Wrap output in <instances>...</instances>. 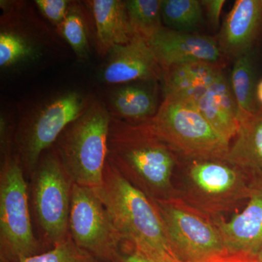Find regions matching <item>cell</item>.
Here are the masks:
<instances>
[{
    "instance_id": "cell-4",
    "label": "cell",
    "mask_w": 262,
    "mask_h": 262,
    "mask_svg": "<svg viewBox=\"0 0 262 262\" xmlns=\"http://www.w3.org/2000/svg\"><path fill=\"white\" fill-rule=\"evenodd\" d=\"M144 122L151 132L186 160L225 159L230 143L192 103L165 95L154 117Z\"/></svg>"
},
{
    "instance_id": "cell-2",
    "label": "cell",
    "mask_w": 262,
    "mask_h": 262,
    "mask_svg": "<svg viewBox=\"0 0 262 262\" xmlns=\"http://www.w3.org/2000/svg\"><path fill=\"white\" fill-rule=\"evenodd\" d=\"M94 189L112 215L122 244L154 262H181L154 201L124 178L108 160L102 184Z\"/></svg>"
},
{
    "instance_id": "cell-31",
    "label": "cell",
    "mask_w": 262,
    "mask_h": 262,
    "mask_svg": "<svg viewBox=\"0 0 262 262\" xmlns=\"http://www.w3.org/2000/svg\"><path fill=\"white\" fill-rule=\"evenodd\" d=\"M256 258L258 262H262V246L260 248L259 251H258L257 255H256V258Z\"/></svg>"
},
{
    "instance_id": "cell-14",
    "label": "cell",
    "mask_w": 262,
    "mask_h": 262,
    "mask_svg": "<svg viewBox=\"0 0 262 262\" xmlns=\"http://www.w3.org/2000/svg\"><path fill=\"white\" fill-rule=\"evenodd\" d=\"M262 40V0H237L226 17L218 44L224 56L252 53Z\"/></svg>"
},
{
    "instance_id": "cell-32",
    "label": "cell",
    "mask_w": 262,
    "mask_h": 262,
    "mask_svg": "<svg viewBox=\"0 0 262 262\" xmlns=\"http://www.w3.org/2000/svg\"><path fill=\"white\" fill-rule=\"evenodd\" d=\"M0 262H13L9 258L5 257L3 255H0Z\"/></svg>"
},
{
    "instance_id": "cell-24",
    "label": "cell",
    "mask_w": 262,
    "mask_h": 262,
    "mask_svg": "<svg viewBox=\"0 0 262 262\" xmlns=\"http://www.w3.org/2000/svg\"><path fill=\"white\" fill-rule=\"evenodd\" d=\"M61 34L80 59L89 56V42L85 23L80 10L71 3L70 9L60 28Z\"/></svg>"
},
{
    "instance_id": "cell-30",
    "label": "cell",
    "mask_w": 262,
    "mask_h": 262,
    "mask_svg": "<svg viewBox=\"0 0 262 262\" xmlns=\"http://www.w3.org/2000/svg\"><path fill=\"white\" fill-rule=\"evenodd\" d=\"M246 259L245 258H239L236 257H227L225 258H223V259H221L220 261H217L215 262H246Z\"/></svg>"
},
{
    "instance_id": "cell-20",
    "label": "cell",
    "mask_w": 262,
    "mask_h": 262,
    "mask_svg": "<svg viewBox=\"0 0 262 262\" xmlns=\"http://www.w3.org/2000/svg\"><path fill=\"white\" fill-rule=\"evenodd\" d=\"M0 32V67L9 70L32 61L39 55L33 38L23 29L2 19Z\"/></svg>"
},
{
    "instance_id": "cell-18",
    "label": "cell",
    "mask_w": 262,
    "mask_h": 262,
    "mask_svg": "<svg viewBox=\"0 0 262 262\" xmlns=\"http://www.w3.org/2000/svg\"><path fill=\"white\" fill-rule=\"evenodd\" d=\"M158 82L127 84L115 90L110 98L112 115L129 122L149 120L158 112Z\"/></svg>"
},
{
    "instance_id": "cell-15",
    "label": "cell",
    "mask_w": 262,
    "mask_h": 262,
    "mask_svg": "<svg viewBox=\"0 0 262 262\" xmlns=\"http://www.w3.org/2000/svg\"><path fill=\"white\" fill-rule=\"evenodd\" d=\"M193 104L229 143L237 136L241 125L238 110L223 72Z\"/></svg>"
},
{
    "instance_id": "cell-16",
    "label": "cell",
    "mask_w": 262,
    "mask_h": 262,
    "mask_svg": "<svg viewBox=\"0 0 262 262\" xmlns=\"http://www.w3.org/2000/svg\"><path fill=\"white\" fill-rule=\"evenodd\" d=\"M96 24V46L102 56L116 46L127 44L134 38L126 1L94 0L88 2Z\"/></svg>"
},
{
    "instance_id": "cell-9",
    "label": "cell",
    "mask_w": 262,
    "mask_h": 262,
    "mask_svg": "<svg viewBox=\"0 0 262 262\" xmlns=\"http://www.w3.org/2000/svg\"><path fill=\"white\" fill-rule=\"evenodd\" d=\"M183 201L211 218L248 199L251 176L225 159L187 160Z\"/></svg>"
},
{
    "instance_id": "cell-13",
    "label": "cell",
    "mask_w": 262,
    "mask_h": 262,
    "mask_svg": "<svg viewBox=\"0 0 262 262\" xmlns=\"http://www.w3.org/2000/svg\"><path fill=\"white\" fill-rule=\"evenodd\" d=\"M101 72V80L107 84L159 82L163 72L149 45L140 37L116 46L108 53Z\"/></svg>"
},
{
    "instance_id": "cell-11",
    "label": "cell",
    "mask_w": 262,
    "mask_h": 262,
    "mask_svg": "<svg viewBox=\"0 0 262 262\" xmlns=\"http://www.w3.org/2000/svg\"><path fill=\"white\" fill-rule=\"evenodd\" d=\"M213 219L232 257L256 258L262 246V177L251 176L247 206L229 221Z\"/></svg>"
},
{
    "instance_id": "cell-33",
    "label": "cell",
    "mask_w": 262,
    "mask_h": 262,
    "mask_svg": "<svg viewBox=\"0 0 262 262\" xmlns=\"http://www.w3.org/2000/svg\"><path fill=\"white\" fill-rule=\"evenodd\" d=\"M246 262H258L256 258H251V259H246Z\"/></svg>"
},
{
    "instance_id": "cell-25",
    "label": "cell",
    "mask_w": 262,
    "mask_h": 262,
    "mask_svg": "<svg viewBox=\"0 0 262 262\" xmlns=\"http://www.w3.org/2000/svg\"><path fill=\"white\" fill-rule=\"evenodd\" d=\"M20 262H103L79 247L68 237L47 251L24 258Z\"/></svg>"
},
{
    "instance_id": "cell-28",
    "label": "cell",
    "mask_w": 262,
    "mask_h": 262,
    "mask_svg": "<svg viewBox=\"0 0 262 262\" xmlns=\"http://www.w3.org/2000/svg\"><path fill=\"white\" fill-rule=\"evenodd\" d=\"M118 262H154L134 248L122 244Z\"/></svg>"
},
{
    "instance_id": "cell-23",
    "label": "cell",
    "mask_w": 262,
    "mask_h": 262,
    "mask_svg": "<svg viewBox=\"0 0 262 262\" xmlns=\"http://www.w3.org/2000/svg\"><path fill=\"white\" fill-rule=\"evenodd\" d=\"M203 8L198 0H162V19L167 28L189 32L203 20Z\"/></svg>"
},
{
    "instance_id": "cell-10",
    "label": "cell",
    "mask_w": 262,
    "mask_h": 262,
    "mask_svg": "<svg viewBox=\"0 0 262 262\" xmlns=\"http://www.w3.org/2000/svg\"><path fill=\"white\" fill-rule=\"evenodd\" d=\"M69 234L79 247L101 261L118 262L121 237L94 189L74 184Z\"/></svg>"
},
{
    "instance_id": "cell-5",
    "label": "cell",
    "mask_w": 262,
    "mask_h": 262,
    "mask_svg": "<svg viewBox=\"0 0 262 262\" xmlns=\"http://www.w3.org/2000/svg\"><path fill=\"white\" fill-rule=\"evenodd\" d=\"M27 177L16 151L1 155L0 255L13 262L42 253L33 231Z\"/></svg>"
},
{
    "instance_id": "cell-27",
    "label": "cell",
    "mask_w": 262,
    "mask_h": 262,
    "mask_svg": "<svg viewBox=\"0 0 262 262\" xmlns=\"http://www.w3.org/2000/svg\"><path fill=\"white\" fill-rule=\"evenodd\" d=\"M203 9L206 10V15L210 23L215 28L220 24L221 13L225 5V0H205L201 1Z\"/></svg>"
},
{
    "instance_id": "cell-1",
    "label": "cell",
    "mask_w": 262,
    "mask_h": 262,
    "mask_svg": "<svg viewBox=\"0 0 262 262\" xmlns=\"http://www.w3.org/2000/svg\"><path fill=\"white\" fill-rule=\"evenodd\" d=\"M107 160L150 199L177 196L171 180L177 155L144 122L134 123L112 116Z\"/></svg>"
},
{
    "instance_id": "cell-6",
    "label": "cell",
    "mask_w": 262,
    "mask_h": 262,
    "mask_svg": "<svg viewBox=\"0 0 262 262\" xmlns=\"http://www.w3.org/2000/svg\"><path fill=\"white\" fill-rule=\"evenodd\" d=\"M29 179V199L39 241L54 247L69 236L74 186L54 146L44 151Z\"/></svg>"
},
{
    "instance_id": "cell-21",
    "label": "cell",
    "mask_w": 262,
    "mask_h": 262,
    "mask_svg": "<svg viewBox=\"0 0 262 262\" xmlns=\"http://www.w3.org/2000/svg\"><path fill=\"white\" fill-rule=\"evenodd\" d=\"M254 75L252 53L236 58L231 72L230 88L241 122L261 107L256 99Z\"/></svg>"
},
{
    "instance_id": "cell-19",
    "label": "cell",
    "mask_w": 262,
    "mask_h": 262,
    "mask_svg": "<svg viewBox=\"0 0 262 262\" xmlns=\"http://www.w3.org/2000/svg\"><path fill=\"white\" fill-rule=\"evenodd\" d=\"M225 160L250 176L262 177V107L241 122Z\"/></svg>"
},
{
    "instance_id": "cell-12",
    "label": "cell",
    "mask_w": 262,
    "mask_h": 262,
    "mask_svg": "<svg viewBox=\"0 0 262 262\" xmlns=\"http://www.w3.org/2000/svg\"><path fill=\"white\" fill-rule=\"evenodd\" d=\"M148 44L163 72L172 66L188 63H206L221 67L224 56L214 38L165 27Z\"/></svg>"
},
{
    "instance_id": "cell-17",
    "label": "cell",
    "mask_w": 262,
    "mask_h": 262,
    "mask_svg": "<svg viewBox=\"0 0 262 262\" xmlns=\"http://www.w3.org/2000/svg\"><path fill=\"white\" fill-rule=\"evenodd\" d=\"M222 72L220 66L206 63L172 66L163 70L164 94L194 103Z\"/></svg>"
},
{
    "instance_id": "cell-7",
    "label": "cell",
    "mask_w": 262,
    "mask_h": 262,
    "mask_svg": "<svg viewBox=\"0 0 262 262\" xmlns=\"http://www.w3.org/2000/svg\"><path fill=\"white\" fill-rule=\"evenodd\" d=\"M91 98L78 91H66L41 103L19 122L15 149L29 179L45 151L85 111Z\"/></svg>"
},
{
    "instance_id": "cell-29",
    "label": "cell",
    "mask_w": 262,
    "mask_h": 262,
    "mask_svg": "<svg viewBox=\"0 0 262 262\" xmlns=\"http://www.w3.org/2000/svg\"><path fill=\"white\" fill-rule=\"evenodd\" d=\"M256 96L258 103H259L262 107V80H260L256 85Z\"/></svg>"
},
{
    "instance_id": "cell-22",
    "label": "cell",
    "mask_w": 262,
    "mask_h": 262,
    "mask_svg": "<svg viewBox=\"0 0 262 262\" xmlns=\"http://www.w3.org/2000/svg\"><path fill=\"white\" fill-rule=\"evenodd\" d=\"M127 15L133 34L149 42L163 28L162 0H128Z\"/></svg>"
},
{
    "instance_id": "cell-3",
    "label": "cell",
    "mask_w": 262,
    "mask_h": 262,
    "mask_svg": "<svg viewBox=\"0 0 262 262\" xmlns=\"http://www.w3.org/2000/svg\"><path fill=\"white\" fill-rule=\"evenodd\" d=\"M111 118L102 103L91 100L85 111L66 127L53 145L74 184L92 189L102 184Z\"/></svg>"
},
{
    "instance_id": "cell-26",
    "label": "cell",
    "mask_w": 262,
    "mask_h": 262,
    "mask_svg": "<svg viewBox=\"0 0 262 262\" xmlns=\"http://www.w3.org/2000/svg\"><path fill=\"white\" fill-rule=\"evenodd\" d=\"M72 2L67 0H37L36 5L42 15L58 29L64 21Z\"/></svg>"
},
{
    "instance_id": "cell-8",
    "label": "cell",
    "mask_w": 262,
    "mask_h": 262,
    "mask_svg": "<svg viewBox=\"0 0 262 262\" xmlns=\"http://www.w3.org/2000/svg\"><path fill=\"white\" fill-rule=\"evenodd\" d=\"M152 201L179 261L215 262L230 257L211 217L193 208L180 196Z\"/></svg>"
}]
</instances>
